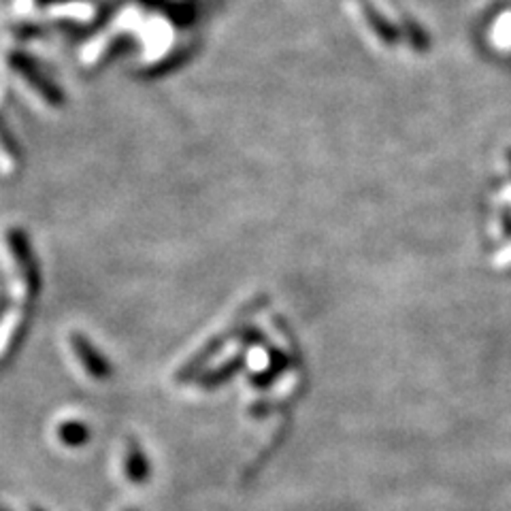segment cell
<instances>
[{"label":"cell","mask_w":511,"mask_h":511,"mask_svg":"<svg viewBox=\"0 0 511 511\" xmlns=\"http://www.w3.org/2000/svg\"><path fill=\"white\" fill-rule=\"evenodd\" d=\"M365 15H367V22L373 26V31H376L379 37L386 41V43H395L396 41L395 28H390V23L386 22L384 17L377 14V11H373L371 7H365Z\"/></svg>","instance_id":"cell-1"}]
</instances>
